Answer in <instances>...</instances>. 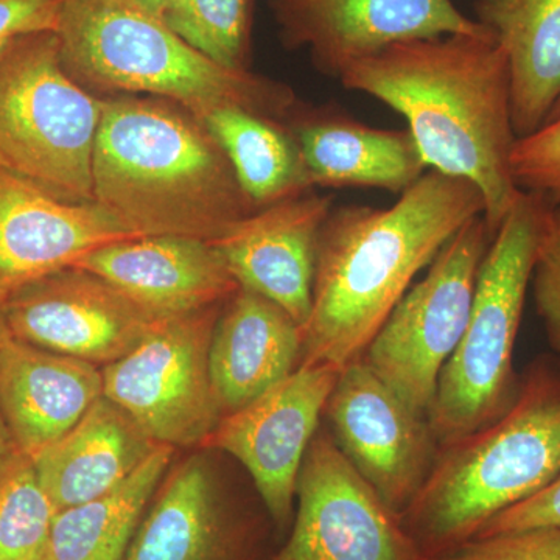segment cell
<instances>
[{
  "label": "cell",
  "instance_id": "6da1fadb",
  "mask_svg": "<svg viewBox=\"0 0 560 560\" xmlns=\"http://www.w3.org/2000/svg\"><path fill=\"white\" fill-rule=\"evenodd\" d=\"M340 81L405 117L429 171L478 187L493 238L522 194L511 173L517 136L510 60L497 33L394 44L350 66Z\"/></svg>",
  "mask_w": 560,
  "mask_h": 560
},
{
  "label": "cell",
  "instance_id": "7a4b0ae2",
  "mask_svg": "<svg viewBox=\"0 0 560 560\" xmlns=\"http://www.w3.org/2000/svg\"><path fill=\"white\" fill-rule=\"evenodd\" d=\"M482 213L477 186L438 171L388 208L334 206L319 234L301 363L345 370L361 359L416 276Z\"/></svg>",
  "mask_w": 560,
  "mask_h": 560
},
{
  "label": "cell",
  "instance_id": "3957f363",
  "mask_svg": "<svg viewBox=\"0 0 560 560\" xmlns=\"http://www.w3.org/2000/svg\"><path fill=\"white\" fill-rule=\"evenodd\" d=\"M92 180L94 201L138 237L215 243L257 210L201 120L161 98H105Z\"/></svg>",
  "mask_w": 560,
  "mask_h": 560
},
{
  "label": "cell",
  "instance_id": "277c9868",
  "mask_svg": "<svg viewBox=\"0 0 560 560\" xmlns=\"http://www.w3.org/2000/svg\"><path fill=\"white\" fill-rule=\"evenodd\" d=\"M559 474L560 361L540 357L523 375L510 410L442 448L400 523L423 560L438 558Z\"/></svg>",
  "mask_w": 560,
  "mask_h": 560
},
{
  "label": "cell",
  "instance_id": "5b68a950",
  "mask_svg": "<svg viewBox=\"0 0 560 560\" xmlns=\"http://www.w3.org/2000/svg\"><path fill=\"white\" fill-rule=\"evenodd\" d=\"M55 33L62 66L84 88L145 94L198 119L241 106L283 121L296 106L287 84L220 66L132 0H62Z\"/></svg>",
  "mask_w": 560,
  "mask_h": 560
},
{
  "label": "cell",
  "instance_id": "8992f818",
  "mask_svg": "<svg viewBox=\"0 0 560 560\" xmlns=\"http://www.w3.org/2000/svg\"><path fill=\"white\" fill-rule=\"evenodd\" d=\"M548 205L522 191L478 270L469 320L442 368L429 415L440 448L500 419L517 399L514 349Z\"/></svg>",
  "mask_w": 560,
  "mask_h": 560
},
{
  "label": "cell",
  "instance_id": "52a82bcc",
  "mask_svg": "<svg viewBox=\"0 0 560 560\" xmlns=\"http://www.w3.org/2000/svg\"><path fill=\"white\" fill-rule=\"evenodd\" d=\"M103 105L62 66L57 33L18 39L0 54V168L61 200L94 201Z\"/></svg>",
  "mask_w": 560,
  "mask_h": 560
},
{
  "label": "cell",
  "instance_id": "ba28073f",
  "mask_svg": "<svg viewBox=\"0 0 560 560\" xmlns=\"http://www.w3.org/2000/svg\"><path fill=\"white\" fill-rule=\"evenodd\" d=\"M492 235L470 220L389 313L363 360L416 410L429 416L438 381L469 320L478 270Z\"/></svg>",
  "mask_w": 560,
  "mask_h": 560
},
{
  "label": "cell",
  "instance_id": "9c48e42d",
  "mask_svg": "<svg viewBox=\"0 0 560 560\" xmlns=\"http://www.w3.org/2000/svg\"><path fill=\"white\" fill-rule=\"evenodd\" d=\"M224 304L158 320L127 355L103 366V396L162 445L202 447L219 425L209 349Z\"/></svg>",
  "mask_w": 560,
  "mask_h": 560
},
{
  "label": "cell",
  "instance_id": "30bf717a",
  "mask_svg": "<svg viewBox=\"0 0 560 560\" xmlns=\"http://www.w3.org/2000/svg\"><path fill=\"white\" fill-rule=\"evenodd\" d=\"M298 511L285 545L270 560H423L400 518L316 433L296 485Z\"/></svg>",
  "mask_w": 560,
  "mask_h": 560
},
{
  "label": "cell",
  "instance_id": "8fae6325",
  "mask_svg": "<svg viewBox=\"0 0 560 560\" xmlns=\"http://www.w3.org/2000/svg\"><path fill=\"white\" fill-rule=\"evenodd\" d=\"M324 412L342 455L400 518L440 455L429 416L401 399L363 357L341 371Z\"/></svg>",
  "mask_w": 560,
  "mask_h": 560
},
{
  "label": "cell",
  "instance_id": "7c38bea8",
  "mask_svg": "<svg viewBox=\"0 0 560 560\" xmlns=\"http://www.w3.org/2000/svg\"><path fill=\"white\" fill-rule=\"evenodd\" d=\"M341 371L329 363H301L248 407L223 416L202 444L241 460L279 528L293 515L302 463Z\"/></svg>",
  "mask_w": 560,
  "mask_h": 560
},
{
  "label": "cell",
  "instance_id": "4fadbf2b",
  "mask_svg": "<svg viewBox=\"0 0 560 560\" xmlns=\"http://www.w3.org/2000/svg\"><path fill=\"white\" fill-rule=\"evenodd\" d=\"M0 307L18 340L95 366L127 355L162 319L79 267L25 283Z\"/></svg>",
  "mask_w": 560,
  "mask_h": 560
},
{
  "label": "cell",
  "instance_id": "5bb4252c",
  "mask_svg": "<svg viewBox=\"0 0 560 560\" xmlns=\"http://www.w3.org/2000/svg\"><path fill=\"white\" fill-rule=\"evenodd\" d=\"M268 7L282 46L308 50L315 68L338 80L394 44L492 32L453 0H268Z\"/></svg>",
  "mask_w": 560,
  "mask_h": 560
},
{
  "label": "cell",
  "instance_id": "9a60e30c",
  "mask_svg": "<svg viewBox=\"0 0 560 560\" xmlns=\"http://www.w3.org/2000/svg\"><path fill=\"white\" fill-rule=\"evenodd\" d=\"M139 238L97 202L61 200L0 168V304L25 283Z\"/></svg>",
  "mask_w": 560,
  "mask_h": 560
},
{
  "label": "cell",
  "instance_id": "2e32d148",
  "mask_svg": "<svg viewBox=\"0 0 560 560\" xmlns=\"http://www.w3.org/2000/svg\"><path fill=\"white\" fill-rule=\"evenodd\" d=\"M334 198L313 190L257 209L213 243L241 289L267 298L304 329L320 230Z\"/></svg>",
  "mask_w": 560,
  "mask_h": 560
},
{
  "label": "cell",
  "instance_id": "e0dca14e",
  "mask_svg": "<svg viewBox=\"0 0 560 560\" xmlns=\"http://www.w3.org/2000/svg\"><path fill=\"white\" fill-rule=\"evenodd\" d=\"M73 267L108 280L160 318L223 304L241 289L213 243L175 235L110 243Z\"/></svg>",
  "mask_w": 560,
  "mask_h": 560
},
{
  "label": "cell",
  "instance_id": "ac0fdd59",
  "mask_svg": "<svg viewBox=\"0 0 560 560\" xmlns=\"http://www.w3.org/2000/svg\"><path fill=\"white\" fill-rule=\"evenodd\" d=\"M102 396L95 364L14 337L0 348V411L31 458L73 429Z\"/></svg>",
  "mask_w": 560,
  "mask_h": 560
},
{
  "label": "cell",
  "instance_id": "d6986e66",
  "mask_svg": "<svg viewBox=\"0 0 560 560\" xmlns=\"http://www.w3.org/2000/svg\"><path fill=\"white\" fill-rule=\"evenodd\" d=\"M302 327L259 293L238 289L223 305L209 349L213 396L223 416L241 411L296 370Z\"/></svg>",
  "mask_w": 560,
  "mask_h": 560
},
{
  "label": "cell",
  "instance_id": "ffe728a7",
  "mask_svg": "<svg viewBox=\"0 0 560 560\" xmlns=\"http://www.w3.org/2000/svg\"><path fill=\"white\" fill-rule=\"evenodd\" d=\"M246 534L232 523L209 464L195 455L162 480L124 560H246Z\"/></svg>",
  "mask_w": 560,
  "mask_h": 560
},
{
  "label": "cell",
  "instance_id": "44dd1931",
  "mask_svg": "<svg viewBox=\"0 0 560 560\" xmlns=\"http://www.w3.org/2000/svg\"><path fill=\"white\" fill-rule=\"evenodd\" d=\"M161 445L102 396L73 429L32 459L40 486L60 512L119 488Z\"/></svg>",
  "mask_w": 560,
  "mask_h": 560
},
{
  "label": "cell",
  "instance_id": "7402d4cb",
  "mask_svg": "<svg viewBox=\"0 0 560 560\" xmlns=\"http://www.w3.org/2000/svg\"><path fill=\"white\" fill-rule=\"evenodd\" d=\"M289 127L312 187H370L401 195L429 171L408 130L368 127L338 110L296 114Z\"/></svg>",
  "mask_w": 560,
  "mask_h": 560
},
{
  "label": "cell",
  "instance_id": "603a6c76",
  "mask_svg": "<svg viewBox=\"0 0 560 560\" xmlns=\"http://www.w3.org/2000/svg\"><path fill=\"white\" fill-rule=\"evenodd\" d=\"M499 36L511 69L517 139L539 130L560 97V0H514L480 20Z\"/></svg>",
  "mask_w": 560,
  "mask_h": 560
},
{
  "label": "cell",
  "instance_id": "cb8c5ba5",
  "mask_svg": "<svg viewBox=\"0 0 560 560\" xmlns=\"http://www.w3.org/2000/svg\"><path fill=\"white\" fill-rule=\"evenodd\" d=\"M230 161L243 194L256 209L312 190L300 147L289 125L241 106L200 117Z\"/></svg>",
  "mask_w": 560,
  "mask_h": 560
},
{
  "label": "cell",
  "instance_id": "d4e9b609",
  "mask_svg": "<svg viewBox=\"0 0 560 560\" xmlns=\"http://www.w3.org/2000/svg\"><path fill=\"white\" fill-rule=\"evenodd\" d=\"M175 448L161 445L119 488L57 512L49 560H124L151 499L171 470Z\"/></svg>",
  "mask_w": 560,
  "mask_h": 560
},
{
  "label": "cell",
  "instance_id": "484cf974",
  "mask_svg": "<svg viewBox=\"0 0 560 560\" xmlns=\"http://www.w3.org/2000/svg\"><path fill=\"white\" fill-rule=\"evenodd\" d=\"M254 0H168L161 20L228 69L249 70Z\"/></svg>",
  "mask_w": 560,
  "mask_h": 560
},
{
  "label": "cell",
  "instance_id": "4316f807",
  "mask_svg": "<svg viewBox=\"0 0 560 560\" xmlns=\"http://www.w3.org/2000/svg\"><path fill=\"white\" fill-rule=\"evenodd\" d=\"M55 515L33 459L20 453L0 478V560H49Z\"/></svg>",
  "mask_w": 560,
  "mask_h": 560
},
{
  "label": "cell",
  "instance_id": "83f0119b",
  "mask_svg": "<svg viewBox=\"0 0 560 560\" xmlns=\"http://www.w3.org/2000/svg\"><path fill=\"white\" fill-rule=\"evenodd\" d=\"M511 173L522 191L539 195L550 206L560 205V116L517 139Z\"/></svg>",
  "mask_w": 560,
  "mask_h": 560
},
{
  "label": "cell",
  "instance_id": "f1b7e54d",
  "mask_svg": "<svg viewBox=\"0 0 560 560\" xmlns=\"http://www.w3.org/2000/svg\"><path fill=\"white\" fill-rule=\"evenodd\" d=\"M530 289L548 345L560 355V205L545 213Z\"/></svg>",
  "mask_w": 560,
  "mask_h": 560
},
{
  "label": "cell",
  "instance_id": "f546056e",
  "mask_svg": "<svg viewBox=\"0 0 560 560\" xmlns=\"http://www.w3.org/2000/svg\"><path fill=\"white\" fill-rule=\"evenodd\" d=\"M427 560H560V528H534L474 537Z\"/></svg>",
  "mask_w": 560,
  "mask_h": 560
},
{
  "label": "cell",
  "instance_id": "4dcf8cb0",
  "mask_svg": "<svg viewBox=\"0 0 560 560\" xmlns=\"http://www.w3.org/2000/svg\"><path fill=\"white\" fill-rule=\"evenodd\" d=\"M534 528H560V474L536 495L486 523L475 537Z\"/></svg>",
  "mask_w": 560,
  "mask_h": 560
},
{
  "label": "cell",
  "instance_id": "1f68e13d",
  "mask_svg": "<svg viewBox=\"0 0 560 560\" xmlns=\"http://www.w3.org/2000/svg\"><path fill=\"white\" fill-rule=\"evenodd\" d=\"M62 0H0V54L36 33L57 32Z\"/></svg>",
  "mask_w": 560,
  "mask_h": 560
},
{
  "label": "cell",
  "instance_id": "d6a6232c",
  "mask_svg": "<svg viewBox=\"0 0 560 560\" xmlns=\"http://www.w3.org/2000/svg\"><path fill=\"white\" fill-rule=\"evenodd\" d=\"M22 453L18 448L16 441H14L13 434L9 429L5 418H3L2 411H0V478L7 474L10 469L13 460L16 456Z\"/></svg>",
  "mask_w": 560,
  "mask_h": 560
},
{
  "label": "cell",
  "instance_id": "836d02e7",
  "mask_svg": "<svg viewBox=\"0 0 560 560\" xmlns=\"http://www.w3.org/2000/svg\"><path fill=\"white\" fill-rule=\"evenodd\" d=\"M512 2L514 0H480L478 2V16L482 20V18L490 16V14L500 13V11L506 10Z\"/></svg>",
  "mask_w": 560,
  "mask_h": 560
},
{
  "label": "cell",
  "instance_id": "e575fe53",
  "mask_svg": "<svg viewBox=\"0 0 560 560\" xmlns=\"http://www.w3.org/2000/svg\"><path fill=\"white\" fill-rule=\"evenodd\" d=\"M132 2L138 3L142 9L151 11V13L161 14L168 0H132Z\"/></svg>",
  "mask_w": 560,
  "mask_h": 560
},
{
  "label": "cell",
  "instance_id": "d590c367",
  "mask_svg": "<svg viewBox=\"0 0 560 560\" xmlns=\"http://www.w3.org/2000/svg\"><path fill=\"white\" fill-rule=\"evenodd\" d=\"M13 337L9 329V324H7L5 316H3L2 307H0V348H2L3 342L10 340Z\"/></svg>",
  "mask_w": 560,
  "mask_h": 560
},
{
  "label": "cell",
  "instance_id": "8d00e7d4",
  "mask_svg": "<svg viewBox=\"0 0 560 560\" xmlns=\"http://www.w3.org/2000/svg\"><path fill=\"white\" fill-rule=\"evenodd\" d=\"M560 116V97L558 98V102L555 103V106H552L551 113L548 114L547 120H545V124L550 120L558 119Z\"/></svg>",
  "mask_w": 560,
  "mask_h": 560
}]
</instances>
